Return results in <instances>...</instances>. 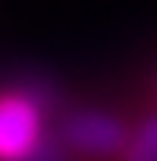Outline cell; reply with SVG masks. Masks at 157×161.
<instances>
[{
    "mask_svg": "<svg viewBox=\"0 0 157 161\" xmlns=\"http://www.w3.org/2000/svg\"><path fill=\"white\" fill-rule=\"evenodd\" d=\"M126 161H157V114L148 117L126 142Z\"/></svg>",
    "mask_w": 157,
    "mask_h": 161,
    "instance_id": "3957f363",
    "label": "cell"
},
{
    "mask_svg": "<svg viewBox=\"0 0 157 161\" xmlns=\"http://www.w3.org/2000/svg\"><path fill=\"white\" fill-rule=\"evenodd\" d=\"M66 139L91 158H107L116 152H126V130L116 117L98 114V111H82L66 123Z\"/></svg>",
    "mask_w": 157,
    "mask_h": 161,
    "instance_id": "7a4b0ae2",
    "label": "cell"
},
{
    "mask_svg": "<svg viewBox=\"0 0 157 161\" xmlns=\"http://www.w3.org/2000/svg\"><path fill=\"white\" fill-rule=\"evenodd\" d=\"M41 142V114L22 95L0 98V161H35Z\"/></svg>",
    "mask_w": 157,
    "mask_h": 161,
    "instance_id": "6da1fadb",
    "label": "cell"
}]
</instances>
